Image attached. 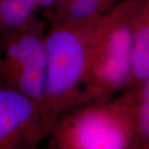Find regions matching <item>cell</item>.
Returning a JSON list of instances; mask_svg holds the SVG:
<instances>
[{"label": "cell", "mask_w": 149, "mask_h": 149, "mask_svg": "<svg viewBox=\"0 0 149 149\" xmlns=\"http://www.w3.org/2000/svg\"><path fill=\"white\" fill-rule=\"evenodd\" d=\"M141 0H120L95 22L85 93L88 102L127 89L133 21Z\"/></svg>", "instance_id": "3957f363"}, {"label": "cell", "mask_w": 149, "mask_h": 149, "mask_svg": "<svg viewBox=\"0 0 149 149\" xmlns=\"http://www.w3.org/2000/svg\"><path fill=\"white\" fill-rule=\"evenodd\" d=\"M45 31L41 22L18 30L0 32V82L27 96L44 113Z\"/></svg>", "instance_id": "277c9868"}, {"label": "cell", "mask_w": 149, "mask_h": 149, "mask_svg": "<svg viewBox=\"0 0 149 149\" xmlns=\"http://www.w3.org/2000/svg\"><path fill=\"white\" fill-rule=\"evenodd\" d=\"M38 9L32 0H0V32L35 25Z\"/></svg>", "instance_id": "ba28073f"}, {"label": "cell", "mask_w": 149, "mask_h": 149, "mask_svg": "<svg viewBox=\"0 0 149 149\" xmlns=\"http://www.w3.org/2000/svg\"><path fill=\"white\" fill-rule=\"evenodd\" d=\"M134 93L81 104L57 118L50 136L57 149H139Z\"/></svg>", "instance_id": "7a4b0ae2"}, {"label": "cell", "mask_w": 149, "mask_h": 149, "mask_svg": "<svg viewBox=\"0 0 149 149\" xmlns=\"http://www.w3.org/2000/svg\"><path fill=\"white\" fill-rule=\"evenodd\" d=\"M52 126L35 102L0 82V149L38 147Z\"/></svg>", "instance_id": "5b68a950"}, {"label": "cell", "mask_w": 149, "mask_h": 149, "mask_svg": "<svg viewBox=\"0 0 149 149\" xmlns=\"http://www.w3.org/2000/svg\"><path fill=\"white\" fill-rule=\"evenodd\" d=\"M149 80V0H141L133 27L128 88Z\"/></svg>", "instance_id": "8992f818"}, {"label": "cell", "mask_w": 149, "mask_h": 149, "mask_svg": "<svg viewBox=\"0 0 149 149\" xmlns=\"http://www.w3.org/2000/svg\"><path fill=\"white\" fill-rule=\"evenodd\" d=\"M97 19L86 23L52 20L45 31L44 110L53 124L63 113L89 103L85 88Z\"/></svg>", "instance_id": "6da1fadb"}, {"label": "cell", "mask_w": 149, "mask_h": 149, "mask_svg": "<svg viewBox=\"0 0 149 149\" xmlns=\"http://www.w3.org/2000/svg\"><path fill=\"white\" fill-rule=\"evenodd\" d=\"M29 149H40V148H37V147H36V148H29ZM44 149H47V148H44ZM50 149H57V148H50Z\"/></svg>", "instance_id": "8fae6325"}, {"label": "cell", "mask_w": 149, "mask_h": 149, "mask_svg": "<svg viewBox=\"0 0 149 149\" xmlns=\"http://www.w3.org/2000/svg\"><path fill=\"white\" fill-rule=\"evenodd\" d=\"M132 89L133 114L139 149H149V80Z\"/></svg>", "instance_id": "9c48e42d"}, {"label": "cell", "mask_w": 149, "mask_h": 149, "mask_svg": "<svg viewBox=\"0 0 149 149\" xmlns=\"http://www.w3.org/2000/svg\"><path fill=\"white\" fill-rule=\"evenodd\" d=\"M38 10H45L49 14L53 11L58 0H32Z\"/></svg>", "instance_id": "30bf717a"}, {"label": "cell", "mask_w": 149, "mask_h": 149, "mask_svg": "<svg viewBox=\"0 0 149 149\" xmlns=\"http://www.w3.org/2000/svg\"><path fill=\"white\" fill-rule=\"evenodd\" d=\"M117 0H70L50 14L52 20L86 23L96 20L117 3Z\"/></svg>", "instance_id": "52a82bcc"}]
</instances>
